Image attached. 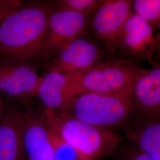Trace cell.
Instances as JSON below:
<instances>
[{"label": "cell", "mask_w": 160, "mask_h": 160, "mask_svg": "<svg viewBox=\"0 0 160 160\" xmlns=\"http://www.w3.org/2000/svg\"><path fill=\"white\" fill-rule=\"evenodd\" d=\"M53 2H23L4 20L0 27V59L30 62L40 58Z\"/></svg>", "instance_id": "obj_1"}, {"label": "cell", "mask_w": 160, "mask_h": 160, "mask_svg": "<svg viewBox=\"0 0 160 160\" xmlns=\"http://www.w3.org/2000/svg\"><path fill=\"white\" fill-rule=\"evenodd\" d=\"M51 130L76 149L86 160L114 154L120 138L109 129L87 124L64 112L40 108Z\"/></svg>", "instance_id": "obj_2"}, {"label": "cell", "mask_w": 160, "mask_h": 160, "mask_svg": "<svg viewBox=\"0 0 160 160\" xmlns=\"http://www.w3.org/2000/svg\"><path fill=\"white\" fill-rule=\"evenodd\" d=\"M133 111L132 97L84 93L62 112L87 124L110 130L126 123Z\"/></svg>", "instance_id": "obj_3"}, {"label": "cell", "mask_w": 160, "mask_h": 160, "mask_svg": "<svg viewBox=\"0 0 160 160\" xmlns=\"http://www.w3.org/2000/svg\"><path fill=\"white\" fill-rule=\"evenodd\" d=\"M139 70L126 61H104L86 72L74 77L83 94L132 97L133 84Z\"/></svg>", "instance_id": "obj_4"}, {"label": "cell", "mask_w": 160, "mask_h": 160, "mask_svg": "<svg viewBox=\"0 0 160 160\" xmlns=\"http://www.w3.org/2000/svg\"><path fill=\"white\" fill-rule=\"evenodd\" d=\"M92 15L53 11L49 17L40 58L46 62L81 36H86Z\"/></svg>", "instance_id": "obj_5"}, {"label": "cell", "mask_w": 160, "mask_h": 160, "mask_svg": "<svg viewBox=\"0 0 160 160\" xmlns=\"http://www.w3.org/2000/svg\"><path fill=\"white\" fill-rule=\"evenodd\" d=\"M103 49L98 43L86 36L72 42L45 63L46 71L79 75L104 61Z\"/></svg>", "instance_id": "obj_6"}, {"label": "cell", "mask_w": 160, "mask_h": 160, "mask_svg": "<svg viewBox=\"0 0 160 160\" xmlns=\"http://www.w3.org/2000/svg\"><path fill=\"white\" fill-rule=\"evenodd\" d=\"M132 13L131 1H100L89 26L97 40L107 50L113 52L122 29Z\"/></svg>", "instance_id": "obj_7"}, {"label": "cell", "mask_w": 160, "mask_h": 160, "mask_svg": "<svg viewBox=\"0 0 160 160\" xmlns=\"http://www.w3.org/2000/svg\"><path fill=\"white\" fill-rule=\"evenodd\" d=\"M40 77L30 62L0 59V92L26 105L36 97Z\"/></svg>", "instance_id": "obj_8"}, {"label": "cell", "mask_w": 160, "mask_h": 160, "mask_svg": "<svg viewBox=\"0 0 160 160\" xmlns=\"http://www.w3.org/2000/svg\"><path fill=\"white\" fill-rule=\"evenodd\" d=\"M82 94L74 76L46 71L40 77L36 97L39 98L43 108L62 112Z\"/></svg>", "instance_id": "obj_9"}, {"label": "cell", "mask_w": 160, "mask_h": 160, "mask_svg": "<svg viewBox=\"0 0 160 160\" xmlns=\"http://www.w3.org/2000/svg\"><path fill=\"white\" fill-rule=\"evenodd\" d=\"M23 140L28 160H53L51 129L41 109L30 104L23 112Z\"/></svg>", "instance_id": "obj_10"}, {"label": "cell", "mask_w": 160, "mask_h": 160, "mask_svg": "<svg viewBox=\"0 0 160 160\" xmlns=\"http://www.w3.org/2000/svg\"><path fill=\"white\" fill-rule=\"evenodd\" d=\"M132 101L143 120H159L160 118V65L143 71L139 69L135 78Z\"/></svg>", "instance_id": "obj_11"}, {"label": "cell", "mask_w": 160, "mask_h": 160, "mask_svg": "<svg viewBox=\"0 0 160 160\" xmlns=\"http://www.w3.org/2000/svg\"><path fill=\"white\" fill-rule=\"evenodd\" d=\"M23 112L10 109L0 120V160H24Z\"/></svg>", "instance_id": "obj_12"}, {"label": "cell", "mask_w": 160, "mask_h": 160, "mask_svg": "<svg viewBox=\"0 0 160 160\" xmlns=\"http://www.w3.org/2000/svg\"><path fill=\"white\" fill-rule=\"evenodd\" d=\"M153 29L147 20L133 12L122 29L115 44V49L131 53H141L154 39Z\"/></svg>", "instance_id": "obj_13"}, {"label": "cell", "mask_w": 160, "mask_h": 160, "mask_svg": "<svg viewBox=\"0 0 160 160\" xmlns=\"http://www.w3.org/2000/svg\"><path fill=\"white\" fill-rule=\"evenodd\" d=\"M129 143L155 160H160V120H143L126 133Z\"/></svg>", "instance_id": "obj_14"}, {"label": "cell", "mask_w": 160, "mask_h": 160, "mask_svg": "<svg viewBox=\"0 0 160 160\" xmlns=\"http://www.w3.org/2000/svg\"><path fill=\"white\" fill-rule=\"evenodd\" d=\"M96 0H58L53 2L54 11L71 12L92 15L99 5Z\"/></svg>", "instance_id": "obj_15"}, {"label": "cell", "mask_w": 160, "mask_h": 160, "mask_svg": "<svg viewBox=\"0 0 160 160\" xmlns=\"http://www.w3.org/2000/svg\"><path fill=\"white\" fill-rule=\"evenodd\" d=\"M53 160H86L80 152L52 131Z\"/></svg>", "instance_id": "obj_16"}, {"label": "cell", "mask_w": 160, "mask_h": 160, "mask_svg": "<svg viewBox=\"0 0 160 160\" xmlns=\"http://www.w3.org/2000/svg\"><path fill=\"white\" fill-rule=\"evenodd\" d=\"M132 8L148 22L160 20V0H135L131 1Z\"/></svg>", "instance_id": "obj_17"}, {"label": "cell", "mask_w": 160, "mask_h": 160, "mask_svg": "<svg viewBox=\"0 0 160 160\" xmlns=\"http://www.w3.org/2000/svg\"><path fill=\"white\" fill-rule=\"evenodd\" d=\"M114 154L116 160H155L139 151L130 143L117 148Z\"/></svg>", "instance_id": "obj_18"}, {"label": "cell", "mask_w": 160, "mask_h": 160, "mask_svg": "<svg viewBox=\"0 0 160 160\" xmlns=\"http://www.w3.org/2000/svg\"><path fill=\"white\" fill-rule=\"evenodd\" d=\"M22 2L20 0H0V27L5 18Z\"/></svg>", "instance_id": "obj_19"}, {"label": "cell", "mask_w": 160, "mask_h": 160, "mask_svg": "<svg viewBox=\"0 0 160 160\" xmlns=\"http://www.w3.org/2000/svg\"><path fill=\"white\" fill-rule=\"evenodd\" d=\"M1 98H0V120H1Z\"/></svg>", "instance_id": "obj_20"}, {"label": "cell", "mask_w": 160, "mask_h": 160, "mask_svg": "<svg viewBox=\"0 0 160 160\" xmlns=\"http://www.w3.org/2000/svg\"><path fill=\"white\" fill-rule=\"evenodd\" d=\"M159 22H160V20H159Z\"/></svg>", "instance_id": "obj_21"}]
</instances>
